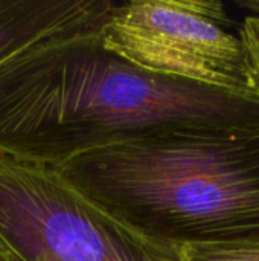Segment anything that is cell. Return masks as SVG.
I'll return each instance as SVG.
<instances>
[{
	"mask_svg": "<svg viewBox=\"0 0 259 261\" xmlns=\"http://www.w3.org/2000/svg\"><path fill=\"white\" fill-rule=\"evenodd\" d=\"M241 5L249 8L250 11H253L252 14H259V2H246V3H241Z\"/></svg>",
	"mask_w": 259,
	"mask_h": 261,
	"instance_id": "9c48e42d",
	"label": "cell"
},
{
	"mask_svg": "<svg viewBox=\"0 0 259 261\" xmlns=\"http://www.w3.org/2000/svg\"><path fill=\"white\" fill-rule=\"evenodd\" d=\"M240 32L246 50L249 86L259 98V14L247 15L240 24Z\"/></svg>",
	"mask_w": 259,
	"mask_h": 261,
	"instance_id": "52a82bcc",
	"label": "cell"
},
{
	"mask_svg": "<svg viewBox=\"0 0 259 261\" xmlns=\"http://www.w3.org/2000/svg\"><path fill=\"white\" fill-rule=\"evenodd\" d=\"M55 170L108 214L159 242L259 240V122L147 135Z\"/></svg>",
	"mask_w": 259,
	"mask_h": 261,
	"instance_id": "7a4b0ae2",
	"label": "cell"
},
{
	"mask_svg": "<svg viewBox=\"0 0 259 261\" xmlns=\"http://www.w3.org/2000/svg\"><path fill=\"white\" fill-rule=\"evenodd\" d=\"M111 0H0V64L53 35L101 28Z\"/></svg>",
	"mask_w": 259,
	"mask_h": 261,
	"instance_id": "5b68a950",
	"label": "cell"
},
{
	"mask_svg": "<svg viewBox=\"0 0 259 261\" xmlns=\"http://www.w3.org/2000/svg\"><path fill=\"white\" fill-rule=\"evenodd\" d=\"M259 122V98L154 73L104 46L101 28L43 40L0 64V158L58 168L168 130Z\"/></svg>",
	"mask_w": 259,
	"mask_h": 261,
	"instance_id": "6da1fadb",
	"label": "cell"
},
{
	"mask_svg": "<svg viewBox=\"0 0 259 261\" xmlns=\"http://www.w3.org/2000/svg\"><path fill=\"white\" fill-rule=\"evenodd\" d=\"M177 248L180 261H259V240L197 243Z\"/></svg>",
	"mask_w": 259,
	"mask_h": 261,
	"instance_id": "8992f818",
	"label": "cell"
},
{
	"mask_svg": "<svg viewBox=\"0 0 259 261\" xmlns=\"http://www.w3.org/2000/svg\"><path fill=\"white\" fill-rule=\"evenodd\" d=\"M105 47L134 66L220 89L252 92L240 26L221 2L118 3L101 26Z\"/></svg>",
	"mask_w": 259,
	"mask_h": 261,
	"instance_id": "277c9868",
	"label": "cell"
},
{
	"mask_svg": "<svg viewBox=\"0 0 259 261\" xmlns=\"http://www.w3.org/2000/svg\"><path fill=\"white\" fill-rule=\"evenodd\" d=\"M0 236L23 261H180L176 245L108 214L55 168L5 158Z\"/></svg>",
	"mask_w": 259,
	"mask_h": 261,
	"instance_id": "3957f363",
	"label": "cell"
},
{
	"mask_svg": "<svg viewBox=\"0 0 259 261\" xmlns=\"http://www.w3.org/2000/svg\"><path fill=\"white\" fill-rule=\"evenodd\" d=\"M0 261H23L0 236Z\"/></svg>",
	"mask_w": 259,
	"mask_h": 261,
	"instance_id": "ba28073f",
	"label": "cell"
}]
</instances>
